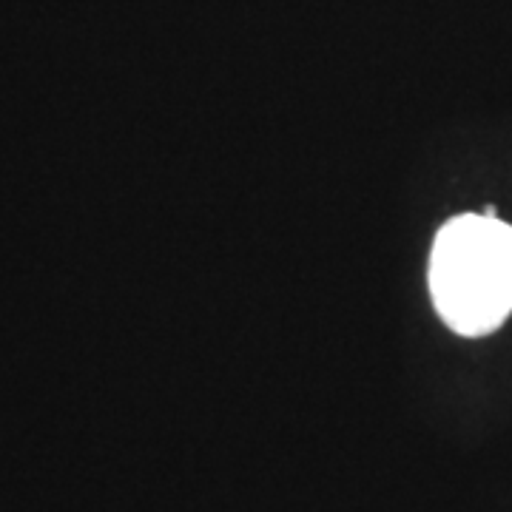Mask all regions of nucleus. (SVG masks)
Masks as SVG:
<instances>
[{
  "instance_id": "1",
  "label": "nucleus",
  "mask_w": 512,
  "mask_h": 512,
  "mask_svg": "<svg viewBox=\"0 0 512 512\" xmlns=\"http://www.w3.org/2000/svg\"><path fill=\"white\" fill-rule=\"evenodd\" d=\"M430 296L458 336H487L512 313V225L490 214H461L433 239Z\"/></svg>"
}]
</instances>
